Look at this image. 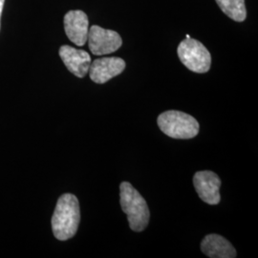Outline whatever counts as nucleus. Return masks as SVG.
I'll return each instance as SVG.
<instances>
[{
    "label": "nucleus",
    "mask_w": 258,
    "mask_h": 258,
    "mask_svg": "<svg viewBox=\"0 0 258 258\" xmlns=\"http://www.w3.org/2000/svg\"><path fill=\"white\" fill-rule=\"evenodd\" d=\"M87 41L91 53L95 55L112 54L119 50L122 44V39L117 32L98 25H93L89 29Z\"/></svg>",
    "instance_id": "5"
},
{
    "label": "nucleus",
    "mask_w": 258,
    "mask_h": 258,
    "mask_svg": "<svg viewBox=\"0 0 258 258\" xmlns=\"http://www.w3.org/2000/svg\"><path fill=\"white\" fill-rule=\"evenodd\" d=\"M222 12L230 19L242 22L247 18L245 0H215Z\"/></svg>",
    "instance_id": "11"
},
{
    "label": "nucleus",
    "mask_w": 258,
    "mask_h": 258,
    "mask_svg": "<svg viewBox=\"0 0 258 258\" xmlns=\"http://www.w3.org/2000/svg\"><path fill=\"white\" fill-rule=\"evenodd\" d=\"M64 30L66 36L77 46H83L88 37L89 21L86 14L81 10L70 11L65 15Z\"/></svg>",
    "instance_id": "8"
},
{
    "label": "nucleus",
    "mask_w": 258,
    "mask_h": 258,
    "mask_svg": "<svg viewBox=\"0 0 258 258\" xmlns=\"http://www.w3.org/2000/svg\"><path fill=\"white\" fill-rule=\"evenodd\" d=\"M194 184L200 199L209 205H217L221 200L219 188L221 180L210 170L198 171L194 176Z\"/></svg>",
    "instance_id": "6"
},
{
    "label": "nucleus",
    "mask_w": 258,
    "mask_h": 258,
    "mask_svg": "<svg viewBox=\"0 0 258 258\" xmlns=\"http://www.w3.org/2000/svg\"><path fill=\"white\" fill-rule=\"evenodd\" d=\"M4 2H5V0H0V19H1V14H2V10L4 6Z\"/></svg>",
    "instance_id": "12"
},
{
    "label": "nucleus",
    "mask_w": 258,
    "mask_h": 258,
    "mask_svg": "<svg viewBox=\"0 0 258 258\" xmlns=\"http://www.w3.org/2000/svg\"><path fill=\"white\" fill-rule=\"evenodd\" d=\"M59 56L67 69L81 79L88 73L92 62L91 56L86 51L76 49L69 45H63L59 48Z\"/></svg>",
    "instance_id": "9"
},
{
    "label": "nucleus",
    "mask_w": 258,
    "mask_h": 258,
    "mask_svg": "<svg viewBox=\"0 0 258 258\" xmlns=\"http://www.w3.org/2000/svg\"><path fill=\"white\" fill-rule=\"evenodd\" d=\"M120 201L121 210L127 215L129 227L132 231H143L148 227L149 210L144 197L128 182L120 185Z\"/></svg>",
    "instance_id": "2"
},
{
    "label": "nucleus",
    "mask_w": 258,
    "mask_h": 258,
    "mask_svg": "<svg viewBox=\"0 0 258 258\" xmlns=\"http://www.w3.org/2000/svg\"><path fill=\"white\" fill-rule=\"evenodd\" d=\"M160 129L173 139L194 138L199 132V123L188 114L169 110L162 113L157 120Z\"/></svg>",
    "instance_id": "3"
},
{
    "label": "nucleus",
    "mask_w": 258,
    "mask_h": 258,
    "mask_svg": "<svg viewBox=\"0 0 258 258\" xmlns=\"http://www.w3.org/2000/svg\"><path fill=\"white\" fill-rule=\"evenodd\" d=\"M124 69L125 61L122 58L109 56L95 59L91 62L88 72L94 83L102 84L122 73Z\"/></svg>",
    "instance_id": "7"
},
{
    "label": "nucleus",
    "mask_w": 258,
    "mask_h": 258,
    "mask_svg": "<svg viewBox=\"0 0 258 258\" xmlns=\"http://www.w3.org/2000/svg\"><path fill=\"white\" fill-rule=\"evenodd\" d=\"M80 220L81 212L78 198L73 194L61 195L52 217V230L55 238L60 241L72 238L77 233Z\"/></svg>",
    "instance_id": "1"
},
{
    "label": "nucleus",
    "mask_w": 258,
    "mask_h": 258,
    "mask_svg": "<svg viewBox=\"0 0 258 258\" xmlns=\"http://www.w3.org/2000/svg\"><path fill=\"white\" fill-rule=\"evenodd\" d=\"M181 62L194 73L209 72L212 64V55L203 44L194 38H185L177 48Z\"/></svg>",
    "instance_id": "4"
},
{
    "label": "nucleus",
    "mask_w": 258,
    "mask_h": 258,
    "mask_svg": "<svg viewBox=\"0 0 258 258\" xmlns=\"http://www.w3.org/2000/svg\"><path fill=\"white\" fill-rule=\"evenodd\" d=\"M201 249L211 258H234L237 253L231 243L218 234H209L201 242Z\"/></svg>",
    "instance_id": "10"
}]
</instances>
